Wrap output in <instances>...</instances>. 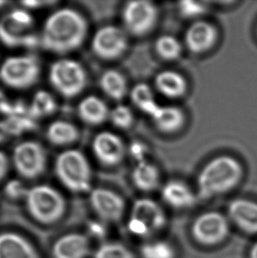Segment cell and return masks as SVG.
I'll return each mask as SVG.
<instances>
[{"label": "cell", "mask_w": 257, "mask_h": 258, "mask_svg": "<svg viewBox=\"0 0 257 258\" xmlns=\"http://www.w3.org/2000/svg\"><path fill=\"white\" fill-rule=\"evenodd\" d=\"M87 32V21L77 11L63 8L53 13L43 26L41 42L44 49L56 54H66L83 43Z\"/></svg>", "instance_id": "1"}, {"label": "cell", "mask_w": 257, "mask_h": 258, "mask_svg": "<svg viewBox=\"0 0 257 258\" xmlns=\"http://www.w3.org/2000/svg\"><path fill=\"white\" fill-rule=\"evenodd\" d=\"M243 175L242 166L236 159L222 155L212 159L198 174V196L208 199L231 191Z\"/></svg>", "instance_id": "2"}, {"label": "cell", "mask_w": 257, "mask_h": 258, "mask_svg": "<svg viewBox=\"0 0 257 258\" xmlns=\"http://www.w3.org/2000/svg\"><path fill=\"white\" fill-rule=\"evenodd\" d=\"M25 201L29 215L42 225L56 223L66 213L63 195L49 185H36L29 188Z\"/></svg>", "instance_id": "3"}, {"label": "cell", "mask_w": 257, "mask_h": 258, "mask_svg": "<svg viewBox=\"0 0 257 258\" xmlns=\"http://www.w3.org/2000/svg\"><path fill=\"white\" fill-rule=\"evenodd\" d=\"M55 171L62 184L74 193L91 191L90 165L81 152L67 150L56 158Z\"/></svg>", "instance_id": "4"}, {"label": "cell", "mask_w": 257, "mask_h": 258, "mask_svg": "<svg viewBox=\"0 0 257 258\" xmlns=\"http://www.w3.org/2000/svg\"><path fill=\"white\" fill-rule=\"evenodd\" d=\"M167 215L163 208L153 199L136 200L128 217L127 227L137 237H153L167 225Z\"/></svg>", "instance_id": "5"}, {"label": "cell", "mask_w": 257, "mask_h": 258, "mask_svg": "<svg viewBox=\"0 0 257 258\" xmlns=\"http://www.w3.org/2000/svg\"><path fill=\"white\" fill-rule=\"evenodd\" d=\"M34 20L27 11H13L0 21V41L8 47H34L38 37L32 32Z\"/></svg>", "instance_id": "6"}, {"label": "cell", "mask_w": 257, "mask_h": 258, "mask_svg": "<svg viewBox=\"0 0 257 258\" xmlns=\"http://www.w3.org/2000/svg\"><path fill=\"white\" fill-rule=\"evenodd\" d=\"M49 81L65 97H75L86 87L87 74L75 60H58L50 67Z\"/></svg>", "instance_id": "7"}, {"label": "cell", "mask_w": 257, "mask_h": 258, "mask_svg": "<svg viewBox=\"0 0 257 258\" xmlns=\"http://www.w3.org/2000/svg\"><path fill=\"white\" fill-rule=\"evenodd\" d=\"M40 64L33 56H12L0 67V80L16 89L30 87L38 81Z\"/></svg>", "instance_id": "8"}, {"label": "cell", "mask_w": 257, "mask_h": 258, "mask_svg": "<svg viewBox=\"0 0 257 258\" xmlns=\"http://www.w3.org/2000/svg\"><path fill=\"white\" fill-rule=\"evenodd\" d=\"M229 221L219 212L200 214L192 224L191 233L200 244L213 246L222 242L229 234Z\"/></svg>", "instance_id": "9"}, {"label": "cell", "mask_w": 257, "mask_h": 258, "mask_svg": "<svg viewBox=\"0 0 257 258\" xmlns=\"http://www.w3.org/2000/svg\"><path fill=\"white\" fill-rule=\"evenodd\" d=\"M158 8L149 1H131L122 11V21L127 31L136 36L148 34L156 25Z\"/></svg>", "instance_id": "10"}, {"label": "cell", "mask_w": 257, "mask_h": 258, "mask_svg": "<svg viewBox=\"0 0 257 258\" xmlns=\"http://www.w3.org/2000/svg\"><path fill=\"white\" fill-rule=\"evenodd\" d=\"M13 161L21 176L35 179L45 170V151L41 144L35 141H25L14 148Z\"/></svg>", "instance_id": "11"}, {"label": "cell", "mask_w": 257, "mask_h": 258, "mask_svg": "<svg viewBox=\"0 0 257 258\" xmlns=\"http://www.w3.org/2000/svg\"><path fill=\"white\" fill-rule=\"evenodd\" d=\"M127 47L125 32L115 26L100 28L92 41L93 51L101 59H115L125 52Z\"/></svg>", "instance_id": "12"}, {"label": "cell", "mask_w": 257, "mask_h": 258, "mask_svg": "<svg viewBox=\"0 0 257 258\" xmlns=\"http://www.w3.org/2000/svg\"><path fill=\"white\" fill-rule=\"evenodd\" d=\"M89 202L98 218L107 223L119 221L125 211V202L122 197L108 188L92 189Z\"/></svg>", "instance_id": "13"}, {"label": "cell", "mask_w": 257, "mask_h": 258, "mask_svg": "<svg viewBox=\"0 0 257 258\" xmlns=\"http://www.w3.org/2000/svg\"><path fill=\"white\" fill-rule=\"evenodd\" d=\"M93 151L98 161L106 166L119 164L125 155V146L114 133H99L93 141Z\"/></svg>", "instance_id": "14"}, {"label": "cell", "mask_w": 257, "mask_h": 258, "mask_svg": "<svg viewBox=\"0 0 257 258\" xmlns=\"http://www.w3.org/2000/svg\"><path fill=\"white\" fill-rule=\"evenodd\" d=\"M91 253L90 240L86 234L69 233L53 243V258H87Z\"/></svg>", "instance_id": "15"}, {"label": "cell", "mask_w": 257, "mask_h": 258, "mask_svg": "<svg viewBox=\"0 0 257 258\" xmlns=\"http://www.w3.org/2000/svg\"><path fill=\"white\" fill-rule=\"evenodd\" d=\"M217 37V29L212 23L198 21L190 25L185 33V44L191 52L200 54L211 49Z\"/></svg>", "instance_id": "16"}, {"label": "cell", "mask_w": 257, "mask_h": 258, "mask_svg": "<svg viewBox=\"0 0 257 258\" xmlns=\"http://www.w3.org/2000/svg\"><path fill=\"white\" fill-rule=\"evenodd\" d=\"M228 218L240 230L247 234H257V203L238 199L228 206Z\"/></svg>", "instance_id": "17"}, {"label": "cell", "mask_w": 257, "mask_h": 258, "mask_svg": "<svg viewBox=\"0 0 257 258\" xmlns=\"http://www.w3.org/2000/svg\"><path fill=\"white\" fill-rule=\"evenodd\" d=\"M0 258H40L28 239L15 232L0 233Z\"/></svg>", "instance_id": "18"}, {"label": "cell", "mask_w": 257, "mask_h": 258, "mask_svg": "<svg viewBox=\"0 0 257 258\" xmlns=\"http://www.w3.org/2000/svg\"><path fill=\"white\" fill-rule=\"evenodd\" d=\"M165 203L174 209H188L195 206L197 197L191 188L177 180L168 181L161 189Z\"/></svg>", "instance_id": "19"}, {"label": "cell", "mask_w": 257, "mask_h": 258, "mask_svg": "<svg viewBox=\"0 0 257 258\" xmlns=\"http://www.w3.org/2000/svg\"><path fill=\"white\" fill-rule=\"evenodd\" d=\"M154 125L160 132L172 133L177 132L183 125L185 121L184 113L181 108L175 106H159L150 115Z\"/></svg>", "instance_id": "20"}, {"label": "cell", "mask_w": 257, "mask_h": 258, "mask_svg": "<svg viewBox=\"0 0 257 258\" xmlns=\"http://www.w3.org/2000/svg\"><path fill=\"white\" fill-rule=\"evenodd\" d=\"M154 85L160 94L171 99L183 96L188 87L182 75L171 70L162 71L157 74Z\"/></svg>", "instance_id": "21"}, {"label": "cell", "mask_w": 257, "mask_h": 258, "mask_svg": "<svg viewBox=\"0 0 257 258\" xmlns=\"http://www.w3.org/2000/svg\"><path fill=\"white\" fill-rule=\"evenodd\" d=\"M78 113L82 121L91 125H98L109 117L107 104L97 96H87L81 101Z\"/></svg>", "instance_id": "22"}, {"label": "cell", "mask_w": 257, "mask_h": 258, "mask_svg": "<svg viewBox=\"0 0 257 258\" xmlns=\"http://www.w3.org/2000/svg\"><path fill=\"white\" fill-rule=\"evenodd\" d=\"M132 180L137 188L142 191H153L160 183L159 169L148 161L137 163L132 174Z\"/></svg>", "instance_id": "23"}, {"label": "cell", "mask_w": 257, "mask_h": 258, "mask_svg": "<svg viewBox=\"0 0 257 258\" xmlns=\"http://www.w3.org/2000/svg\"><path fill=\"white\" fill-rule=\"evenodd\" d=\"M79 137L76 126L62 120L52 122L47 130V139L55 146H68L76 142Z\"/></svg>", "instance_id": "24"}, {"label": "cell", "mask_w": 257, "mask_h": 258, "mask_svg": "<svg viewBox=\"0 0 257 258\" xmlns=\"http://www.w3.org/2000/svg\"><path fill=\"white\" fill-rule=\"evenodd\" d=\"M100 85L102 91L113 100H121L125 96L128 86L125 78L115 70H108L101 75Z\"/></svg>", "instance_id": "25"}, {"label": "cell", "mask_w": 257, "mask_h": 258, "mask_svg": "<svg viewBox=\"0 0 257 258\" xmlns=\"http://www.w3.org/2000/svg\"><path fill=\"white\" fill-rule=\"evenodd\" d=\"M132 101L139 110L146 115L153 113L159 106L152 88L146 84H137L131 92Z\"/></svg>", "instance_id": "26"}, {"label": "cell", "mask_w": 257, "mask_h": 258, "mask_svg": "<svg viewBox=\"0 0 257 258\" xmlns=\"http://www.w3.org/2000/svg\"><path fill=\"white\" fill-rule=\"evenodd\" d=\"M56 109V102L52 95L46 91H39L33 98L28 113L32 118H41L53 114Z\"/></svg>", "instance_id": "27"}, {"label": "cell", "mask_w": 257, "mask_h": 258, "mask_svg": "<svg viewBox=\"0 0 257 258\" xmlns=\"http://www.w3.org/2000/svg\"><path fill=\"white\" fill-rule=\"evenodd\" d=\"M141 258H175L176 252L170 242L164 240H149L139 248Z\"/></svg>", "instance_id": "28"}, {"label": "cell", "mask_w": 257, "mask_h": 258, "mask_svg": "<svg viewBox=\"0 0 257 258\" xmlns=\"http://www.w3.org/2000/svg\"><path fill=\"white\" fill-rule=\"evenodd\" d=\"M157 54L165 60H174L179 57L181 53V42L174 36L164 35L157 39L155 42Z\"/></svg>", "instance_id": "29"}, {"label": "cell", "mask_w": 257, "mask_h": 258, "mask_svg": "<svg viewBox=\"0 0 257 258\" xmlns=\"http://www.w3.org/2000/svg\"><path fill=\"white\" fill-rule=\"evenodd\" d=\"M94 258H136L134 253L126 245L107 241L100 245L94 252Z\"/></svg>", "instance_id": "30"}, {"label": "cell", "mask_w": 257, "mask_h": 258, "mask_svg": "<svg viewBox=\"0 0 257 258\" xmlns=\"http://www.w3.org/2000/svg\"><path fill=\"white\" fill-rule=\"evenodd\" d=\"M33 120L34 118H32L29 114H26L10 115L2 122L7 135H19L26 131L31 130L35 126Z\"/></svg>", "instance_id": "31"}, {"label": "cell", "mask_w": 257, "mask_h": 258, "mask_svg": "<svg viewBox=\"0 0 257 258\" xmlns=\"http://www.w3.org/2000/svg\"><path fill=\"white\" fill-rule=\"evenodd\" d=\"M112 123L120 129H128L134 122V115L131 108L125 105H118L109 113Z\"/></svg>", "instance_id": "32"}, {"label": "cell", "mask_w": 257, "mask_h": 258, "mask_svg": "<svg viewBox=\"0 0 257 258\" xmlns=\"http://www.w3.org/2000/svg\"><path fill=\"white\" fill-rule=\"evenodd\" d=\"M180 14L185 18H197L206 12V6L200 2L184 1L179 4Z\"/></svg>", "instance_id": "33"}, {"label": "cell", "mask_w": 257, "mask_h": 258, "mask_svg": "<svg viewBox=\"0 0 257 258\" xmlns=\"http://www.w3.org/2000/svg\"><path fill=\"white\" fill-rule=\"evenodd\" d=\"M128 152L137 163L141 161H147V154H148V147H146V144L143 143L141 141H134L128 147Z\"/></svg>", "instance_id": "34"}, {"label": "cell", "mask_w": 257, "mask_h": 258, "mask_svg": "<svg viewBox=\"0 0 257 258\" xmlns=\"http://www.w3.org/2000/svg\"><path fill=\"white\" fill-rule=\"evenodd\" d=\"M6 192L8 197H10L12 199H20L21 197H23L25 199L28 189H26L20 181H12L8 182V184L7 185Z\"/></svg>", "instance_id": "35"}, {"label": "cell", "mask_w": 257, "mask_h": 258, "mask_svg": "<svg viewBox=\"0 0 257 258\" xmlns=\"http://www.w3.org/2000/svg\"><path fill=\"white\" fill-rule=\"evenodd\" d=\"M13 107L14 104L8 101L3 91L0 90V113H4L9 116L13 111Z\"/></svg>", "instance_id": "36"}, {"label": "cell", "mask_w": 257, "mask_h": 258, "mask_svg": "<svg viewBox=\"0 0 257 258\" xmlns=\"http://www.w3.org/2000/svg\"><path fill=\"white\" fill-rule=\"evenodd\" d=\"M8 167H9V162L6 154L0 152V181L3 180L4 177L6 176L7 171H8Z\"/></svg>", "instance_id": "37"}, {"label": "cell", "mask_w": 257, "mask_h": 258, "mask_svg": "<svg viewBox=\"0 0 257 258\" xmlns=\"http://www.w3.org/2000/svg\"><path fill=\"white\" fill-rule=\"evenodd\" d=\"M7 136V134L6 133V130L4 128L3 122H0V143L6 140Z\"/></svg>", "instance_id": "38"}, {"label": "cell", "mask_w": 257, "mask_h": 258, "mask_svg": "<svg viewBox=\"0 0 257 258\" xmlns=\"http://www.w3.org/2000/svg\"><path fill=\"white\" fill-rule=\"evenodd\" d=\"M249 258H257V241L251 248L250 252H249Z\"/></svg>", "instance_id": "39"}, {"label": "cell", "mask_w": 257, "mask_h": 258, "mask_svg": "<svg viewBox=\"0 0 257 258\" xmlns=\"http://www.w3.org/2000/svg\"><path fill=\"white\" fill-rule=\"evenodd\" d=\"M4 5V2H2V1H0V7H1V6H3Z\"/></svg>", "instance_id": "40"}]
</instances>
